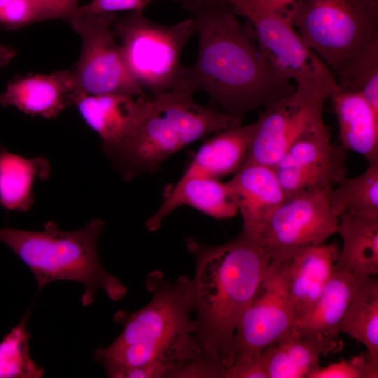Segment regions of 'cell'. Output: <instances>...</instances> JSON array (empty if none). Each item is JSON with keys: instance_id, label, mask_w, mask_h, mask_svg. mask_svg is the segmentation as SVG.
I'll return each mask as SVG.
<instances>
[{"instance_id": "23", "label": "cell", "mask_w": 378, "mask_h": 378, "mask_svg": "<svg viewBox=\"0 0 378 378\" xmlns=\"http://www.w3.org/2000/svg\"><path fill=\"white\" fill-rule=\"evenodd\" d=\"M342 239L337 267L351 272L356 279L378 274V219L348 211L338 216L337 231Z\"/></svg>"}, {"instance_id": "25", "label": "cell", "mask_w": 378, "mask_h": 378, "mask_svg": "<svg viewBox=\"0 0 378 378\" xmlns=\"http://www.w3.org/2000/svg\"><path fill=\"white\" fill-rule=\"evenodd\" d=\"M340 332L363 344L372 358L378 360V280L375 276L357 279Z\"/></svg>"}, {"instance_id": "31", "label": "cell", "mask_w": 378, "mask_h": 378, "mask_svg": "<svg viewBox=\"0 0 378 378\" xmlns=\"http://www.w3.org/2000/svg\"><path fill=\"white\" fill-rule=\"evenodd\" d=\"M156 1L160 0H92L87 4L79 6L74 14L87 13L116 14L118 12L144 11L149 4Z\"/></svg>"}, {"instance_id": "27", "label": "cell", "mask_w": 378, "mask_h": 378, "mask_svg": "<svg viewBox=\"0 0 378 378\" xmlns=\"http://www.w3.org/2000/svg\"><path fill=\"white\" fill-rule=\"evenodd\" d=\"M29 310L0 342V378H39L44 373L29 356L27 330Z\"/></svg>"}, {"instance_id": "19", "label": "cell", "mask_w": 378, "mask_h": 378, "mask_svg": "<svg viewBox=\"0 0 378 378\" xmlns=\"http://www.w3.org/2000/svg\"><path fill=\"white\" fill-rule=\"evenodd\" d=\"M342 348L340 341L300 335L292 330L260 356L267 378H309L320 368L321 356Z\"/></svg>"}, {"instance_id": "16", "label": "cell", "mask_w": 378, "mask_h": 378, "mask_svg": "<svg viewBox=\"0 0 378 378\" xmlns=\"http://www.w3.org/2000/svg\"><path fill=\"white\" fill-rule=\"evenodd\" d=\"M338 252L337 244L323 243L302 250L279 265L295 320L318 299L335 269Z\"/></svg>"}, {"instance_id": "14", "label": "cell", "mask_w": 378, "mask_h": 378, "mask_svg": "<svg viewBox=\"0 0 378 378\" xmlns=\"http://www.w3.org/2000/svg\"><path fill=\"white\" fill-rule=\"evenodd\" d=\"M226 182L241 216V233L258 241L267 222L286 197L274 168L244 164Z\"/></svg>"}, {"instance_id": "11", "label": "cell", "mask_w": 378, "mask_h": 378, "mask_svg": "<svg viewBox=\"0 0 378 378\" xmlns=\"http://www.w3.org/2000/svg\"><path fill=\"white\" fill-rule=\"evenodd\" d=\"M295 321L278 265L271 268L243 313L230 344L225 370L258 358L265 349L292 330Z\"/></svg>"}, {"instance_id": "21", "label": "cell", "mask_w": 378, "mask_h": 378, "mask_svg": "<svg viewBox=\"0 0 378 378\" xmlns=\"http://www.w3.org/2000/svg\"><path fill=\"white\" fill-rule=\"evenodd\" d=\"M342 147L378 161V113L358 92L339 89L330 97Z\"/></svg>"}, {"instance_id": "34", "label": "cell", "mask_w": 378, "mask_h": 378, "mask_svg": "<svg viewBox=\"0 0 378 378\" xmlns=\"http://www.w3.org/2000/svg\"><path fill=\"white\" fill-rule=\"evenodd\" d=\"M261 355V354H260ZM224 378H267L261 356L228 368Z\"/></svg>"}, {"instance_id": "20", "label": "cell", "mask_w": 378, "mask_h": 378, "mask_svg": "<svg viewBox=\"0 0 378 378\" xmlns=\"http://www.w3.org/2000/svg\"><path fill=\"white\" fill-rule=\"evenodd\" d=\"M254 122L233 125L211 135L199 148L179 179L202 176L220 179L244 164Z\"/></svg>"}, {"instance_id": "33", "label": "cell", "mask_w": 378, "mask_h": 378, "mask_svg": "<svg viewBox=\"0 0 378 378\" xmlns=\"http://www.w3.org/2000/svg\"><path fill=\"white\" fill-rule=\"evenodd\" d=\"M46 20H69L79 6V0H32Z\"/></svg>"}, {"instance_id": "32", "label": "cell", "mask_w": 378, "mask_h": 378, "mask_svg": "<svg viewBox=\"0 0 378 378\" xmlns=\"http://www.w3.org/2000/svg\"><path fill=\"white\" fill-rule=\"evenodd\" d=\"M108 377L113 378H162L170 377L172 370L164 365H146L136 367L104 365Z\"/></svg>"}, {"instance_id": "5", "label": "cell", "mask_w": 378, "mask_h": 378, "mask_svg": "<svg viewBox=\"0 0 378 378\" xmlns=\"http://www.w3.org/2000/svg\"><path fill=\"white\" fill-rule=\"evenodd\" d=\"M104 227L97 218L70 231L48 221L39 231L0 227V241L29 268L38 290L55 281H78L84 286L81 303L87 307L99 288L113 301L121 300L127 293L120 280L106 272L99 260L97 241Z\"/></svg>"}, {"instance_id": "29", "label": "cell", "mask_w": 378, "mask_h": 378, "mask_svg": "<svg viewBox=\"0 0 378 378\" xmlns=\"http://www.w3.org/2000/svg\"><path fill=\"white\" fill-rule=\"evenodd\" d=\"M240 18L250 15L291 17L303 0H223Z\"/></svg>"}, {"instance_id": "12", "label": "cell", "mask_w": 378, "mask_h": 378, "mask_svg": "<svg viewBox=\"0 0 378 378\" xmlns=\"http://www.w3.org/2000/svg\"><path fill=\"white\" fill-rule=\"evenodd\" d=\"M325 99L299 89L263 108L254 130L244 164L274 167L288 148L323 123Z\"/></svg>"}, {"instance_id": "36", "label": "cell", "mask_w": 378, "mask_h": 378, "mask_svg": "<svg viewBox=\"0 0 378 378\" xmlns=\"http://www.w3.org/2000/svg\"><path fill=\"white\" fill-rule=\"evenodd\" d=\"M178 0H176V1H178Z\"/></svg>"}, {"instance_id": "2", "label": "cell", "mask_w": 378, "mask_h": 378, "mask_svg": "<svg viewBox=\"0 0 378 378\" xmlns=\"http://www.w3.org/2000/svg\"><path fill=\"white\" fill-rule=\"evenodd\" d=\"M186 244L195 262V334L202 356L225 371L237 324L270 271V260L258 241L241 233L220 245L193 237Z\"/></svg>"}, {"instance_id": "35", "label": "cell", "mask_w": 378, "mask_h": 378, "mask_svg": "<svg viewBox=\"0 0 378 378\" xmlns=\"http://www.w3.org/2000/svg\"><path fill=\"white\" fill-rule=\"evenodd\" d=\"M16 55L15 48L0 42V68L8 64Z\"/></svg>"}, {"instance_id": "26", "label": "cell", "mask_w": 378, "mask_h": 378, "mask_svg": "<svg viewBox=\"0 0 378 378\" xmlns=\"http://www.w3.org/2000/svg\"><path fill=\"white\" fill-rule=\"evenodd\" d=\"M333 213L338 217L348 211L378 219V161L369 163L360 175L345 176L329 194Z\"/></svg>"}, {"instance_id": "10", "label": "cell", "mask_w": 378, "mask_h": 378, "mask_svg": "<svg viewBox=\"0 0 378 378\" xmlns=\"http://www.w3.org/2000/svg\"><path fill=\"white\" fill-rule=\"evenodd\" d=\"M331 190L288 196L274 211L258 240L270 258L271 268L302 250L323 244L336 232L338 217L330 206Z\"/></svg>"}, {"instance_id": "28", "label": "cell", "mask_w": 378, "mask_h": 378, "mask_svg": "<svg viewBox=\"0 0 378 378\" xmlns=\"http://www.w3.org/2000/svg\"><path fill=\"white\" fill-rule=\"evenodd\" d=\"M378 360L368 353L319 368L309 378H377Z\"/></svg>"}, {"instance_id": "8", "label": "cell", "mask_w": 378, "mask_h": 378, "mask_svg": "<svg viewBox=\"0 0 378 378\" xmlns=\"http://www.w3.org/2000/svg\"><path fill=\"white\" fill-rule=\"evenodd\" d=\"M115 13H75L69 19L81 39L80 56L72 72L78 99L83 95L120 93L146 97L122 60L112 31Z\"/></svg>"}, {"instance_id": "24", "label": "cell", "mask_w": 378, "mask_h": 378, "mask_svg": "<svg viewBox=\"0 0 378 378\" xmlns=\"http://www.w3.org/2000/svg\"><path fill=\"white\" fill-rule=\"evenodd\" d=\"M50 172L42 157L27 158L0 147V206L7 211L25 212L34 203L33 188Z\"/></svg>"}, {"instance_id": "4", "label": "cell", "mask_w": 378, "mask_h": 378, "mask_svg": "<svg viewBox=\"0 0 378 378\" xmlns=\"http://www.w3.org/2000/svg\"><path fill=\"white\" fill-rule=\"evenodd\" d=\"M193 94L178 89L148 97L134 131L105 152L125 180L154 172L168 158L192 143L241 124L219 108L198 104Z\"/></svg>"}, {"instance_id": "3", "label": "cell", "mask_w": 378, "mask_h": 378, "mask_svg": "<svg viewBox=\"0 0 378 378\" xmlns=\"http://www.w3.org/2000/svg\"><path fill=\"white\" fill-rule=\"evenodd\" d=\"M146 286L153 294L150 301L133 313L116 312L114 319L122 331L111 345L98 348L94 357L103 366L164 365L173 377L178 369L202 358L191 318L192 279L181 276L172 281L155 271L148 274Z\"/></svg>"}, {"instance_id": "15", "label": "cell", "mask_w": 378, "mask_h": 378, "mask_svg": "<svg viewBox=\"0 0 378 378\" xmlns=\"http://www.w3.org/2000/svg\"><path fill=\"white\" fill-rule=\"evenodd\" d=\"M78 99L70 70L28 74L9 80L0 94V104L34 116L55 118Z\"/></svg>"}, {"instance_id": "18", "label": "cell", "mask_w": 378, "mask_h": 378, "mask_svg": "<svg viewBox=\"0 0 378 378\" xmlns=\"http://www.w3.org/2000/svg\"><path fill=\"white\" fill-rule=\"evenodd\" d=\"M181 206H191L219 220L232 218L238 212L227 182L194 176L178 179L165 189L162 203L146 220V227L157 230L165 218Z\"/></svg>"}, {"instance_id": "30", "label": "cell", "mask_w": 378, "mask_h": 378, "mask_svg": "<svg viewBox=\"0 0 378 378\" xmlns=\"http://www.w3.org/2000/svg\"><path fill=\"white\" fill-rule=\"evenodd\" d=\"M43 20V14L32 0H0V26L4 29H18Z\"/></svg>"}, {"instance_id": "22", "label": "cell", "mask_w": 378, "mask_h": 378, "mask_svg": "<svg viewBox=\"0 0 378 378\" xmlns=\"http://www.w3.org/2000/svg\"><path fill=\"white\" fill-rule=\"evenodd\" d=\"M357 279L349 271L337 267L313 307L295 320L293 331L300 335L340 341L342 319L354 293Z\"/></svg>"}, {"instance_id": "9", "label": "cell", "mask_w": 378, "mask_h": 378, "mask_svg": "<svg viewBox=\"0 0 378 378\" xmlns=\"http://www.w3.org/2000/svg\"><path fill=\"white\" fill-rule=\"evenodd\" d=\"M258 46L273 72L297 89L326 101L340 88L334 74L302 41L288 18L250 15Z\"/></svg>"}, {"instance_id": "6", "label": "cell", "mask_w": 378, "mask_h": 378, "mask_svg": "<svg viewBox=\"0 0 378 378\" xmlns=\"http://www.w3.org/2000/svg\"><path fill=\"white\" fill-rule=\"evenodd\" d=\"M291 22L338 85L378 52V0H303Z\"/></svg>"}, {"instance_id": "1", "label": "cell", "mask_w": 378, "mask_h": 378, "mask_svg": "<svg viewBox=\"0 0 378 378\" xmlns=\"http://www.w3.org/2000/svg\"><path fill=\"white\" fill-rule=\"evenodd\" d=\"M198 36L195 63L185 66L183 88L204 92L219 109L241 122L295 91L261 52L250 24L223 0H178Z\"/></svg>"}, {"instance_id": "13", "label": "cell", "mask_w": 378, "mask_h": 378, "mask_svg": "<svg viewBox=\"0 0 378 378\" xmlns=\"http://www.w3.org/2000/svg\"><path fill=\"white\" fill-rule=\"evenodd\" d=\"M344 148L331 142L323 122L296 140L273 167L286 197L333 188L346 176Z\"/></svg>"}, {"instance_id": "7", "label": "cell", "mask_w": 378, "mask_h": 378, "mask_svg": "<svg viewBox=\"0 0 378 378\" xmlns=\"http://www.w3.org/2000/svg\"><path fill=\"white\" fill-rule=\"evenodd\" d=\"M111 27L129 74L143 89L155 96L183 88L181 54L195 33L191 18L168 24L130 11L116 14Z\"/></svg>"}, {"instance_id": "17", "label": "cell", "mask_w": 378, "mask_h": 378, "mask_svg": "<svg viewBox=\"0 0 378 378\" xmlns=\"http://www.w3.org/2000/svg\"><path fill=\"white\" fill-rule=\"evenodd\" d=\"M148 97L120 93L83 95L75 105L85 122L100 137L106 152L134 131L144 113Z\"/></svg>"}]
</instances>
